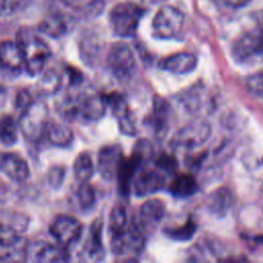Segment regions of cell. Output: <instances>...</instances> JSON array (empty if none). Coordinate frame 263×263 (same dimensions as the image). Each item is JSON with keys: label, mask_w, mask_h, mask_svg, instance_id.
Returning <instances> with one entry per match:
<instances>
[{"label": "cell", "mask_w": 263, "mask_h": 263, "mask_svg": "<svg viewBox=\"0 0 263 263\" xmlns=\"http://www.w3.org/2000/svg\"><path fill=\"white\" fill-rule=\"evenodd\" d=\"M107 104L104 95L98 92H83L69 96L60 104V112L69 120L80 122H95L100 120L106 112Z\"/></svg>", "instance_id": "obj_1"}, {"label": "cell", "mask_w": 263, "mask_h": 263, "mask_svg": "<svg viewBox=\"0 0 263 263\" xmlns=\"http://www.w3.org/2000/svg\"><path fill=\"white\" fill-rule=\"evenodd\" d=\"M16 42L23 52L25 71L30 76L40 74L51 55L48 45L42 39L25 29L20 30Z\"/></svg>", "instance_id": "obj_2"}, {"label": "cell", "mask_w": 263, "mask_h": 263, "mask_svg": "<svg viewBox=\"0 0 263 263\" xmlns=\"http://www.w3.org/2000/svg\"><path fill=\"white\" fill-rule=\"evenodd\" d=\"M144 9L130 1L116 4L110 11V27L116 36L129 38L137 33Z\"/></svg>", "instance_id": "obj_3"}, {"label": "cell", "mask_w": 263, "mask_h": 263, "mask_svg": "<svg viewBox=\"0 0 263 263\" xmlns=\"http://www.w3.org/2000/svg\"><path fill=\"white\" fill-rule=\"evenodd\" d=\"M145 237L146 229L139 220H133L120 232L112 234L111 252L114 256L139 254L144 249Z\"/></svg>", "instance_id": "obj_4"}, {"label": "cell", "mask_w": 263, "mask_h": 263, "mask_svg": "<svg viewBox=\"0 0 263 263\" xmlns=\"http://www.w3.org/2000/svg\"><path fill=\"white\" fill-rule=\"evenodd\" d=\"M48 123V112L46 105L42 102L32 101L21 111L20 127L23 135L31 141L39 140Z\"/></svg>", "instance_id": "obj_5"}, {"label": "cell", "mask_w": 263, "mask_h": 263, "mask_svg": "<svg viewBox=\"0 0 263 263\" xmlns=\"http://www.w3.org/2000/svg\"><path fill=\"white\" fill-rule=\"evenodd\" d=\"M185 23L183 12L170 5H164L153 18L152 29L155 37L159 39H173L180 35Z\"/></svg>", "instance_id": "obj_6"}, {"label": "cell", "mask_w": 263, "mask_h": 263, "mask_svg": "<svg viewBox=\"0 0 263 263\" xmlns=\"http://www.w3.org/2000/svg\"><path fill=\"white\" fill-rule=\"evenodd\" d=\"M107 64L112 74L120 81L128 80L136 69L134 53L130 47L123 42H117L111 46Z\"/></svg>", "instance_id": "obj_7"}, {"label": "cell", "mask_w": 263, "mask_h": 263, "mask_svg": "<svg viewBox=\"0 0 263 263\" xmlns=\"http://www.w3.org/2000/svg\"><path fill=\"white\" fill-rule=\"evenodd\" d=\"M212 133L205 121H194L181 127L172 138L171 145L176 149H194L204 144Z\"/></svg>", "instance_id": "obj_8"}, {"label": "cell", "mask_w": 263, "mask_h": 263, "mask_svg": "<svg viewBox=\"0 0 263 263\" xmlns=\"http://www.w3.org/2000/svg\"><path fill=\"white\" fill-rule=\"evenodd\" d=\"M49 233L60 246L68 248L79 240L82 233V225L79 220L72 216L61 215L52 221Z\"/></svg>", "instance_id": "obj_9"}, {"label": "cell", "mask_w": 263, "mask_h": 263, "mask_svg": "<svg viewBox=\"0 0 263 263\" xmlns=\"http://www.w3.org/2000/svg\"><path fill=\"white\" fill-rule=\"evenodd\" d=\"M24 260L29 262H65L70 260L67 248L46 241H35L25 247Z\"/></svg>", "instance_id": "obj_10"}, {"label": "cell", "mask_w": 263, "mask_h": 263, "mask_svg": "<svg viewBox=\"0 0 263 263\" xmlns=\"http://www.w3.org/2000/svg\"><path fill=\"white\" fill-rule=\"evenodd\" d=\"M262 53L261 31H251L240 36L232 46V55L236 62L248 64L259 59Z\"/></svg>", "instance_id": "obj_11"}, {"label": "cell", "mask_w": 263, "mask_h": 263, "mask_svg": "<svg viewBox=\"0 0 263 263\" xmlns=\"http://www.w3.org/2000/svg\"><path fill=\"white\" fill-rule=\"evenodd\" d=\"M123 159V151L120 145L112 144L101 148L98 153V171L106 181L116 178L118 168Z\"/></svg>", "instance_id": "obj_12"}, {"label": "cell", "mask_w": 263, "mask_h": 263, "mask_svg": "<svg viewBox=\"0 0 263 263\" xmlns=\"http://www.w3.org/2000/svg\"><path fill=\"white\" fill-rule=\"evenodd\" d=\"M134 178V191L139 197L149 196L159 192L165 185L164 176L156 170H141Z\"/></svg>", "instance_id": "obj_13"}, {"label": "cell", "mask_w": 263, "mask_h": 263, "mask_svg": "<svg viewBox=\"0 0 263 263\" xmlns=\"http://www.w3.org/2000/svg\"><path fill=\"white\" fill-rule=\"evenodd\" d=\"M102 229L101 221H95L89 228V234L79 255L83 261L98 262L104 260L105 249L102 241Z\"/></svg>", "instance_id": "obj_14"}, {"label": "cell", "mask_w": 263, "mask_h": 263, "mask_svg": "<svg viewBox=\"0 0 263 263\" xmlns=\"http://www.w3.org/2000/svg\"><path fill=\"white\" fill-rule=\"evenodd\" d=\"M0 66L10 74H20L25 70L23 52L16 41L0 42Z\"/></svg>", "instance_id": "obj_15"}, {"label": "cell", "mask_w": 263, "mask_h": 263, "mask_svg": "<svg viewBox=\"0 0 263 263\" xmlns=\"http://www.w3.org/2000/svg\"><path fill=\"white\" fill-rule=\"evenodd\" d=\"M0 172L15 182H24L30 175L27 161L11 152H0Z\"/></svg>", "instance_id": "obj_16"}, {"label": "cell", "mask_w": 263, "mask_h": 263, "mask_svg": "<svg viewBox=\"0 0 263 263\" xmlns=\"http://www.w3.org/2000/svg\"><path fill=\"white\" fill-rule=\"evenodd\" d=\"M170 105L161 98H155L151 114L145 120V123L153 130L156 138L165 136L168 128Z\"/></svg>", "instance_id": "obj_17"}, {"label": "cell", "mask_w": 263, "mask_h": 263, "mask_svg": "<svg viewBox=\"0 0 263 263\" xmlns=\"http://www.w3.org/2000/svg\"><path fill=\"white\" fill-rule=\"evenodd\" d=\"M197 65V58L191 52H177L162 59L159 67L170 73L184 75L191 73Z\"/></svg>", "instance_id": "obj_18"}, {"label": "cell", "mask_w": 263, "mask_h": 263, "mask_svg": "<svg viewBox=\"0 0 263 263\" xmlns=\"http://www.w3.org/2000/svg\"><path fill=\"white\" fill-rule=\"evenodd\" d=\"M165 212V205L162 200L151 198L145 201L140 210L139 222L147 230V227L160 222Z\"/></svg>", "instance_id": "obj_19"}, {"label": "cell", "mask_w": 263, "mask_h": 263, "mask_svg": "<svg viewBox=\"0 0 263 263\" xmlns=\"http://www.w3.org/2000/svg\"><path fill=\"white\" fill-rule=\"evenodd\" d=\"M43 136L50 144L62 148L70 146L74 139L71 128L66 124L49 121L45 127Z\"/></svg>", "instance_id": "obj_20"}, {"label": "cell", "mask_w": 263, "mask_h": 263, "mask_svg": "<svg viewBox=\"0 0 263 263\" xmlns=\"http://www.w3.org/2000/svg\"><path fill=\"white\" fill-rule=\"evenodd\" d=\"M168 191L177 198H187L198 191V185L191 174H180L170 184Z\"/></svg>", "instance_id": "obj_21"}, {"label": "cell", "mask_w": 263, "mask_h": 263, "mask_svg": "<svg viewBox=\"0 0 263 263\" xmlns=\"http://www.w3.org/2000/svg\"><path fill=\"white\" fill-rule=\"evenodd\" d=\"M206 204L209 211L213 215L223 217L227 214L232 204L231 192L225 187L218 188L210 194Z\"/></svg>", "instance_id": "obj_22"}, {"label": "cell", "mask_w": 263, "mask_h": 263, "mask_svg": "<svg viewBox=\"0 0 263 263\" xmlns=\"http://www.w3.org/2000/svg\"><path fill=\"white\" fill-rule=\"evenodd\" d=\"M73 171L76 180L79 183L88 182L93 176L95 167L90 155L87 152H81L73 163Z\"/></svg>", "instance_id": "obj_23"}, {"label": "cell", "mask_w": 263, "mask_h": 263, "mask_svg": "<svg viewBox=\"0 0 263 263\" xmlns=\"http://www.w3.org/2000/svg\"><path fill=\"white\" fill-rule=\"evenodd\" d=\"M68 26L65 18L60 14H52L39 24V31L52 38H59L67 32Z\"/></svg>", "instance_id": "obj_24"}, {"label": "cell", "mask_w": 263, "mask_h": 263, "mask_svg": "<svg viewBox=\"0 0 263 263\" xmlns=\"http://www.w3.org/2000/svg\"><path fill=\"white\" fill-rule=\"evenodd\" d=\"M62 85V76L54 70L46 71L38 82V89L41 95L51 96L59 91Z\"/></svg>", "instance_id": "obj_25"}, {"label": "cell", "mask_w": 263, "mask_h": 263, "mask_svg": "<svg viewBox=\"0 0 263 263\" xmlns=\"http://www.w3.org/2000/svg\"><path fill=\"white\" fill-rule=\"evenodd\" d=\"M196 231V224L192 219H188L184 224L176 226V227H168L164 229V233L171 239L177 241H187L193 237Z\"/></svg>", "instance_id": "obj_26"}, {"label": "cell", "mask_w": 263, "mask_h": 263, "mask_svg": "<svg viewBox=\"0 0 263 263\" xmlns=\"http://www.w3.org/2000/svg\"><path fill=\"white\" fill-rule=\"evenodd\" d=\"M17 140V126L14 119L5 115L0 118V141L6 146L13 145Z\"/></svg>", "instance_id": "obj_27"}, {"label": "cell", "mask_w": 263, "mask_h": 263, "mask_svg": "<svg viewBox=\"0 0 263 263\" xmlns=\"http://www.w3.org/2000/svg\"><path fill=\"white\" fill-rule=\"evenodd\" d=\"M76 200L83 211L90 210L96 202V192L88 182H82L76 190Z\"/></svg>", "instance_id": "obj_28"}, {"label": "cell", "mask_w": 263, "mask_h": 263, "mask_svg": "<svg viewBox=\"0 0 263 263\" xmlns=\"http://www.w3.org/2000/svg\"><path fill=\"white\" fill-rule=\"evenodd\" d=\"M127 221L126 211L125 208L121 204L115 205L109 216V223L108 228L111 232V234H115L120 232L122 229L125 228Z\"/></svg>", "instance_id": "obj_29"}, {"label": "cell", "mask_w": 263, "mask_h": 263, "mask_svg": "<svg viewBox=\"0 0 263 263\" xmlns=\"http://www.w3.org/2000/svg\"><path fill=\"white\" fill-rule=\"evenodd\" d=\"M156 166L163 173L167 175H173L178 171L179 162L177 157L174 154L162 152L155 159Z\"/></svg>", "instance_id": "obj_30"}, {"label": "cell", "mask_w": 263, "mask_h": 263, "mask_svg": "<svg viewBox=\"0 0 263 263\" xmlns=\"http://www.w3.org/2000/svg\"><path fill=\"white\" fill-rule=\"evenodd\" d=\"M22 5V0H0V17L12 15Z\"/></svg>", "instance_id": "obj_31"}, {"label": "cell", "mask_w": 263, "mask_h": 263, "mask_svg": "<svg viewBox=\"0 0 263 263\" xmlns=\"http://www.w3.org/2000/svg\"><path fill=\"white\" fill-rule=\"evenodd\" d=\"M65 178V170L62 166H53L50 168L48 173V182L49 184L54 187L59 188Z\"/></svg>", "instance_id": "obj_32"}, {"label": "cell", "mask_w": 263, "mask_h": 263, "mask_svg": "<svg viewBox=\"0 0 263 263\" xmlns=\"http://www.w3.org/2000/svg\"><path fill=\"white\" fill-rule=\"evenodd\" d=\"M247 86L250 91L258 97L262 96V74L259 72L253 76H250L247 80Z\"/></svg>", "instance_id": "obj_33"}, {"label": "cell", "mask_w": 263, "mask_h": 263, "mask_svg": "<svg viewBox=\"0 0 263 263\" xmlns=\"http://www.w3.org/2000/svg\"><path fill=\"white\" fill-rule=\"evenodd\" d=\"M33 101L31 95L26 91V90H23V91H20V93L17 95L16 97V107L18 109H21V111L26 108L31 102Z\"/></svg>", "instance_id": "obj_34"}, {"label": "cell", "mask_w": 263, "mask_h": 263, "mask_svg": "<svg viewBox=\"0 0 263 263\" xmlns=\"http://www.w3.org/2000/svg\"><path fill=\"white\" fill-rule=\"evenodd\" d=\"M67 74H68V78H69V83L73 86H76L78 84L81 83L83 77L81 75V73L79 71H77L74 68H68L67 69Z\"/></svg>", "instance_id": "obj_35"}, {"label": "cell", "mask_w": 263, "mask_h": 263, "mask_svg": "<svg viewBox=\"0 0 263 263\" xmlns=\"http://www.w3.org/2000/svg\"><path fill=\"white\" fill-rule=\"evenodd\" d=\"M223 2L230 7L240 8L248 5L251 2V0H223Z\"/></svg>", "instance_id": "obj_36"}, {"label": "cell", "mask_w": 263, "mask_h": 263, "mask_svg": "<svg viewBox=\"0 0 263 263\" xmlns=\"http://www.w3.org/2000/svg\"><path fill=\"white\" fill-rule=\"evenodd\" d=\"M6 100V90L5 88L0 84V107L4 105Z\"/></svg>", "instance_id": "obj_37"}, {"label": "cell", "mask_w": 263, "mask_h": 263, "mask_svg": "<svg viewBox=\"0 0 263 263\" xmlns=\"http://www.w3.org/2000/svg\"><path fill=\"white\" fill-rule=\"evenodd\" d=\"M144 2H147V3H155V2H160V1H163V0H143Z\"/></svg>", "instance_id": "obj_38"}]
</instances>
